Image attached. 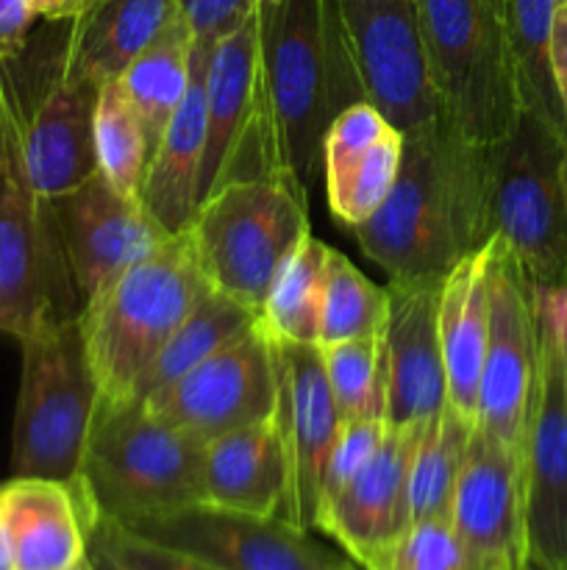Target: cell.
Masks as SVG:
<instances>
[{
    "label": "cell",
    "instance_id": "obj_1",
    "mask_svg": "<svg viewBox=\"0 0 567 570\" xmlns=\"http://www.w3.org/2000/svg\"><path fill=\"white\" fill-rule=\"evenodd\" d=\"M489 187L493 145L472 142L434 115L406 128L392 193L350 232L389 282L445 278L456 262L493 239Z\"/></svg>",
    "mask_w": 567,
    "mask_h": 570
},
{
    "label": "cell",
    "instance_id": "obj_2",
    "mask_svg": "<svg viewBox=\"0 0 567 570\" xmlns=\"http://www.w3.org/2000/svg\"><path fill=\"white\" fill-rule=\"evenodd\" d=\"M22 128L14 59L0 61V332L14 340L81 312L53 200L39 195L28 173Z\"/></svg>",
    "mask_w": 567,
    "mask_h": 570
},
{
    "label": "cell",
    "instance_id": "obj_3",
    "mask_svg": "<svg viewBox=\"0 0 567 570\" xmlns=\"http://www.w3.org/2000/svg\"><path fill=\"white\" fill-rule=\"evenodd\" d=\"M211 289L195 254L192 234H172L78 312L100 404L133 399L139 376L183 317Z\"/></svg>",
    "mask_w": 567,
    "mask_h": 570
},
{
    "label": "cell",
    "instance_id": "obj_4",
    "mask_svg": "<svg viewBox=\"0 0 567 570\" xmlns=\"http://www.w3.org/2000/svg\"><path fill=\"white\" fill-rule=\"evenodd\" d=\"M206 440L161 421L142 401L100 404L78 482L98 515L122 527L203 504Z\"/></svg>",
    "mask_w": 567,
    "mask_h": 570
},
{
    "label": "cell",
    "instance_id": "obj_5",
    "mask_svg": "<svg viewBox=\"0 0 567 570\" xmlns=\"http://www.w3.org/2000/svg\"><path fill=\"white\" fill-rule=\"evenodd\" d=\"M259 170L287 173L306 189L320 173L322 134L337 115L322 0L259 9Z\"/></svg>",
    "mask_w": 567,
    "mask_h": 570
},
{
    "label": "cell",
    "instance_id": "obj_6",
    "mask_svg": "<svg viewBox=\"0 0 567 570\" xmlns=\"http://www.w3.org/2000/svg\"><path fill=\"white\" fill-rule=\"evenodd\" d=\"M437 115L467 139L495 145L523 115L506 0H417Z\"/></svg>",
    "mask_w": 567,
    "mask_h": 570
},
{
    "label": "cell",
    "instance_id": "obj_7",
    "mask_svg": "<svg viewBox=\"0 0 567 570\" xmlns=\"http://www.w3.org/2000/svg\"><path fill=\"white\" fill-rule=\"evenodd\" d=\"M309 189L287 173L233 178L206 195L189 234L211 289L259 312L278 267L309 234Z\"/></svg>",
    "mask_w": 567,
    "mask_h": 570
},
{
    "label": "cell",
    "instance_id": "obj_8",
    "mask_svg": "<svg viewBox=\"0 0 567 570\" xmlns=\"http://www.w3.org/2000/svg\"><path fill=\"white\" fill-rule=\"evenodd\" d=\"M22 348L11 476L78 482L83 449L100 406L78 315L39 323Z\"/></svg>",
    "mask_w": 567,
    "mask_h": 570
},
{
    "label": "cell",
    "instance_id": "obj_9",
    "mask_svg": "<svg viewBox=\"0 0 567 570\" xmlns=\"http://www.w3.org/2000/svg\"><path fill=\"white\" fill-rule=\"evenodd\" d=\"M337 111L370 100L400 131L437 115L417 0H322Z\"/></svg>",
    "mask_w": 567,
    "mask_h": 570
},
{
    "label": "cell",
    "instance_id": "obj_10",
    "mask_svg": "<svg viewBox=\"0 0 567 570\" xmlns=\"http://www.w3.org/2000/svg\"><path fill=\"white\" fill-rule=\"evenodd\" d=\"M565 139L523 111L509 137L493 145L489 232L504 239L534 287H567Z\"/></svg>",
    "mask_w": 567,
    "mask_h": 570
},
{
    "label": "cell",
    "instance_id": "obj_11",
    "mask_svg": "<svg viewBox=\"0 0 567 570\" xmlns=\"http://www.w3.org/2000/svg\"><path fill=\"white\" fill-rule=\"evenodd\" d=\"M539 373V315L534 284L500 237L489 262V334L478 382L476 423L523 449Z\"/></svg>",
    "mask_w": 567,
    "mask_h": 570
},
{
    "label": "cell",
    "instance_id": "obj_12",
    "mask_svg": "<svg viewBox=\"0 0 567 570\" xmlns=\"http://www.w3.org/2000/svg\"><path fill=\"white\" fill-rule=\"evenodd\" d=\"M523 493L526 568L567 570V356L543 315L537 390L523 434Z\"/></svg>",
    "mask_w": 567,
    "mask_h": 570
},
{
    "label": "cell",
    "instance_id": "obj_13",
    "mask_svg": "<svg viewBox=\"0 0 567 570\" xmlns=\"http://www.w3.org/2000/svg\"><path fill=\"white\" fill-rule=\"evenodd\" d=\"M278 401L272 345L261 323L237 334L142 404L161 421L211 438L272 417Z\"/></svg>",
    "mask_w": 567,
    "mask_h": 570
},
{
    "label": "cell",
    "instance_id": "obj_14",
    "mask_svg": "<svg viewBox=\"0 0 567 570\" xmlns=\"http://www.w3.org/2000/svg\"><path fill=\"white\" fill-rule=\"evenodd\" d=\"M126 529L203 557L222 570H361L342 551L328 549L311 538V532L292 527L284 518L217 510L209 504Z\"/></svg>",
    "mask_w": 567,
    "mask_h": 570
},
{
    "label": "cell",
    "instance_id": "obj_15",
    "mask_svg": "<svg viewBox=\"0 0 567 570\" xmlns=\"http://www.w3.org/2000/svg\"><path fill=\"white\" fill-rule=\"evenodd\" d=\"M26 111V165L33 187L44 198H61L81 187L98 170L94 150V106L100 83L72 67L64 56V37L42 65L37 89H28L17 67Z\"/></svg>",
    "mask_w": 567,
    "mask_h": 570
},
{
    "label": "cell",
    "instance_id": "obj_16",
    "mask_svg": "<svg viewBox=\"0 0 567 570\" xmlns=\"http://www.w3.org/2000/svg\"><path fill=\"white\" fill-rule=\"evenodd\" d=\"M276 362V426L287 454V495L281 518L292 527L315 532L320 512V482L326 460L337 440L342 415L337 410L320 345L272 340Z\"/></svg>",
    "mask_w": 567,
    "mask_h": 570
},
{
    "label": "cell",
    "instance_id": "obj_17",
    "mask_svg": "<svg viewBox=\"0 0 567 570\" xmlns=\"http://www.w3.org/2000/svg\"><path fill=\"white\" fill-rule=\"evenodd\" d=\"M422 426H387L376 456L317 515L315 532L334 540L356 568L389 570L411 529L409 468Z\"/></svg>",
    "mask_w": 567,
    "mask_h": 570
},
{
    "label": "cell",
    "instance_id": "obj_18",
    "mask_svg": "<svg viewBox=\"0 0 567 570\" xmlns=\"http://www.w3.org/2000/svg\"><path fill=\"white\" fill-rule=\"evenodd\" d=\"M261 26L259 6L222 33L206 59V154L200 200L259 170Z\"/></svg>",
    "mask_w": 567,
    "mask_h": 570
},
{
    "label": "cell",
    "instance_id": "obj_19",
    "mask_svg": "<svg viewBox=\"0 0 567 570\" xmlns=\"http://www.w3.org/2000/svg\"><path fill=\"white\" fill-rule=\"evenodd\" d=\"M450 527L478 570H528L523 449L478 423L456 479Z\"/></svg>",
    "mask_w": 567,
    "mask_h": 570
},
{
    "label": "cell",
    "instance_id": "obj_20",
    "mask_svg": "<svg viewBox=\"0 0 567 570\" xmlns=\"http://www.w3.org/2000/svg\"><path fill=\"white\" fill-rule=\"evenodd\" d=\"M53 212L81 306L170 237L142 200L117 193L103 173L53 198Z\"/></svg>",
    "mask_w": 567,
    "mask_h": 570
},
{
    "label": "cell",
    "instance_id": "obj_21",
    "mask_svg": "<svg viewBox=\"0 0 567 570\" xmlns=\"http://www.w3.org/2000/svg\"><path fill=\"white\" fill-rule=\"evenodd\" d=\"M442 278L389 282V317L384 328L387 412L392 429L434 421L448 404L442 340H439Z\"/></svg>",
    "mask_w": 567,
    "mask_h": 570
},
{
    "label": "cell",
    "instance_id": "obj_22",
    "mask_svg": "<svg viewBox=\"0 0 567 570\" xmlns=\"http://www.w3.org/2000/svg\"><path fill=\"white\" fill-rule=\"evenodd\" d=\"M404 131L370 100L342 106L322 134L320 173L334 220L350 228L370 220L392 193Z\"/></svg>",
    "mask_w": 567,
    "mask_h": 570
},
{
    "label": "cell",
    "instance_id": "obj_23",
    "mask_svg": "<svg viewBox=\"0 0 567 570\" xmlns=\"http://www.w3.org/2000/svg\"><path fill=\"white\" fill-rule=\"evenodd\" d=\"M0 515L17 570H72L89 557L98 507L81 482L11 476L0 484Z\"/></svg>",
    "mask_w": 567,
    "mask_h": 570
},
{
    "label": "cell",
    "instance_id": "obj_24",
    "mask_svg": "<svg viewBox=\"0 0 567 570\" xmlns=\"http://www.w3.org/2000/svg\"><path fill=\"white\" fill-rule=\"evenodd\" d=\"M211 45L195 42L192 81L170 122L161 131L139 200L167 234H183L200 206V176L206 154V59Z\"/></svg>",
    "mask_w": 567,
    "mask_h": 570
},
{
    "label": "cell",
    "instance_id": "obj_25",
    "mask_svg": "<svg viewBox=\"0 0 567 570\" xmlns=\"http://www.w3.org/2000/svg\"><path fill=\"white\" fill-rule=\"evenodd\" d=\"M287 454L276 417L248 423L206 443L203 504L248 515L281 518Z\"/></svg>",
    "mask_w": 567,
    "mask_h": 570
},
{
    "label": "cell",
    "instance_id": "obj_26",
    "mask_svg": "<svg viewBox=\"0 0 567 570\" xmlns=\"http://www.w3.org/2000/svg\"><path fill=\"white\" fill-rule=\"evenodd\" d=\"M489 262L493 239L450 267L439 289V340H442L448 404L476 421L478 382L489 334Z\"/></svg>",
    "mask_w": 567,
    "mask_h": 570
},
{
    "label": "cell",
    "instance_id": "obj_27",
    "mask_svg": "<svg viewBox=\"0 0 567 570\" xmlns=\"http://www.w3.org/2000/svg\"><path fill=\"white\" fill-rule=\"evenodd\" d=\"M181 14V0H92L64 22V56L103 83L122 70Z\"/></svg>",
    "mask_w": 567,
    "mask_h": 570
},
{
    "label": "cell",
    "instance_id": "obj_28",
    "mask_svg": "<svg viewBox=\"0 0 567 570\" xmlns=\"http://www.w3.org/2000/svg\"><path fill=\"white\" fill-rule=\"evenodd\" d=\"M192 59L195 33L187 17L178 14L117 78L142 120L150 154L187 95L192 81Z\"/></svg>",
    "mask_w": 567,
    "mask_h": 570
},
{
    "label": "cell",
    "instance_id": "obj_29",
    "mask_svg": "<svg viewBox=\"0 0 567 570\" xmlns=\"http://www.w3.org/2000/svg\"><path fill=\"white\" fill-rule=\"evenodd\" d=\"M256 321H259V312L237 304V301L217 293V289H209L198 301V306L183 317L181 326L170 334V340L161 345L148 371L139 376L131 401H145L159 393V390L170 387L183 373L200 365L206 356L231 343L237 334L248 332Z\"/></svg>",
    "mask_w": 567,
    "mask_h": 570
},
{
    "label": "cell",
    "instance_id": "obj_30",
    "mask_svg": "<svg viewBox=\"0 0 567 570\" xmlns=\"http://www.w3.org/2000/svg\"><path fill=\"white\" fill-rule=\"evenodd\" d=\"M328 250L331 248L311 232L289 250L259 309V323L267 337L317 345Z\"/></svg>",
    "mask_w": 567,
    "mask_h": 570
},
{
    "label": "cell",
    "instance_id": "obj_31",
    "mask_svg": "<svg viewBox=\"0 0 567 570\" xmlns=\"http://www.w3.org/2000/svg\"><path fill=\"white\" fill-rule=\"evenodd\" d=\"M472 426L476 421L465 417L450 404H445V410L422 426L409 468L411 523L434 521V518L450 521L456 479L465 462Z\"/></svg>",
    "mask_w": 567,
    "mask_h": 570
},
{
    "label": "cell",
    "instance_id": "obj_32",
    "mask_svg": "<svg viewBox=\"0 0 567 570\" xmlns=\"http://www.w3.org/2000/svg\"><path fill=\"white\" fill-rule=\"evenodd\" d=\"M561 3L565 0H506V28L515 56L523 111L567 134V120L561 115L554 76H550V33Z\"/></svg>",
    "mask_w": 567,
    "mask_h": 570
},
{
    "label": "cell",
    "instance_id": "obj_33",
    "mask_svg": "<svg viewBox=\"0 0 567 570\" xmlns=\"http://www.w3.org/2000/svg\"><path fill=\"white\" fill-rule=\"evenodd\" d=\"M387 317V287L372 284L339 250H328L326 276H322L320 340H317V345H331L359 337H384Z\"/></svg>",
    "mask_w": 567,
    "mask_h": 570
},
{
    "label": "cell",
    "instance_id": "obj_34",
    "mask_svg": "<svg viewBox=\"0 0 567 570\" xmlns=\"http://www.w3.org/2000/svg\"><path fill=\"white\" fill-rule=\"evenodd\" d=\"M94 150L98 170L122 195L139 198L150 161V142L137 109L117 78L100 83L94 106Z\"/></svg>",
    "mask_w": 567,
    "mask_h": 570
},
{
    "label": "cell",
    "instance_id": "obj_35",
    "mask_svg": "<svg viewBox=\"0 0 567 570\" xmlns=\"http://www.w3.org/2000/svg\"><path fill=\"white\" fill-rule=\"evenodd\" d=\"M322 367L342 421L381 417L387 412V365L384 340L359 337L320 345Z\"/></svg>",
    "mask_w": 567,
    "mask_h": 570
},
{
    "label": "cell",
    "instance_id": "obj_36",
    "mask_svg": "<svg viewBox=\"0 0 567 570\" xmlns=\"http://www.w3.org/2000/svg\"><path fill=\"white\" fill-rule=\"evenodd\" d=\"M89 540L109 549L117 560L126 562L131 570H222L211 566L203 557H195L189 551L176 549V546L156 543V540L142 538V534L131 532L122 523L103 515H98V521H94Z\"/></svg>",
    "mask_w": 567,
    "mask_h": 570
},
{
    "label": "cell",
    "instance_id": "obj_37",
    "mask_svg": "<svg viewBox=\"0 0 567 570\" xmlns=\"http://www.w3.org/2000/svg\"><path fill=\"white\" fill-rule=\"evenodd\" d=\"M389 570H478L448 518L417 521L400 540Z\"/></svg>",
    "mask_w": 567,
    "mask_h": 570
},
{
    "label": "cell",
    "instance_id": "obj_38",
    "mask_svg": "<svg viewBox=\"0 0 567 570\" xmlns=\"http://www.w3.org/2000/svg\"><path fill=\"white\" fill-rule=\"evenodd\" d=\"M384 434H387V421H381V417H354V421H342L337 440L331 445V454L326 460V471H322L320 510L326 501H331L376 456V451L384 443Z\"/></svg>",
    "mask_w": 567,
    "mask_h": 570
},
{
    "label": "cell",
    "instance_id": "obj_39",
    "mask_svg": "<svg viewBox=\"0 0 567 570\" xmlns=\"http://www.w3.org/2000/svg\"><path fill=\"white\" fill-rule=\"evenodd\" d=\"M259 0H181V14L187 17L195 42L215 45L222 33L237 28Z\"/></svg>",
    "mask_w": 567,
    "mask_h": 570
},
{
    "label": "cell",
    "instance_id": "obj_40",
    "mask_svg": "<svg viewBox=\"0 0 567 570\" xmlns=\"http://www.w3.org/2000/svg\"><path fill=\"white\" fill-rule=\"evenodd\" d=\"M37 20L33 0H0V61L22 56L31 42V28Z\"/></svg>",
    "mask_w": 567,
    "mask_h": 570
},
{
    "label": "cell",
    "instance_id": "obj_41",
    "mask_svg": "<svg viewBox=\"0 0 567 570\" xmlns=\"http://www.w3.org/2000/svg\"><path fill=\"white\" fill-rule=\"evenodd\" d=\"M550 76H554L561 115L567 120V3H561L554 22V33H550Z\"/></svg>",
    "mask_w": 567,
    "mask_h": 570
},
{
    "label": "cell",
    "instance_id": "obj_42",
    "mask_svg": "<svg viewBox=\"0 0 567 570\" xmlns=\"http://www.w3.org/2000/svg\"><path fill=\"white\" fill-rule=\"evenodd\" d=\"M534 298H537V312L554 328L567 354V287H534Z\"/></svg>",
    "mask_w": 567,
    "mask_h": 570
},
{
    "label": "cell",
    "instance_id": "obj_43",
    "mask_svg": "<svg viewBox=\"0 0 567 570\" xmlns=\"http://www.w3.org/2000/svg\"><path fill=\"white\" fill-rule=\"evenodd\" d=\"M92 0H33L37 17L44 22H70L81 14Z\"/></svg>",
    "mask_w": 567,
    "mask_h": 570
},
{
    "label": "cell",
    "instance_id": "obj_44",
    "mask_svg": "<svg viewBox=\"0 0 567 570\" xmlns=\"http://www.w3.org/2000/svg\"><path fill=\"white\" fill-rule=\"evenodd\" d=\"M89 560H92L94 570H131L126 562L117 560L109 549H103L100 543H94V540H89Z\"/></svg>",
    "mask_w": 567,
    "mask_h": 570
},
{
    "label": "cell",
    "instance_id": "obj_45",
    "mask_svg": "<svg viewBox=\"0 0 567 570\" xmlns=\"http://www.w3.org/2000/svg\"><path fill=\"white\" fill-rule=\"evenodd\" d=\"M0 570H17L14 546H11V534L6 529L3 515H0Z\"/></svg>",
    "mask_w": 567,
    "mask_h": 570
},
{
    "label": "cell",
    "instance_id": "obj_46",
    "mask_svg": "<svg viewBox=\"0 0 567 570\" xmlns=\"http://www.w3.org/2000/svg\"><path fill=\"white\" fill-rule=\"evenodd\" d=\"M561 187H565V198H567V139H565V150H561Z\"/></svg>",
    "mask_w": 567,
    "mask_h": 570
},
{
    "label": "cell",
    "instance_id": "obj_47",
    "mask_svg": "<svg viewBox=\"0 0 567 570\" xmlns=\"http://www.w3.org/2000/svg\"><path fill=\"white\" fill-rule=\"evenodd\" d=\"M72 570H94V566H92V560H89V557H87V560L78 562V566L72 568Z\"/></svg>",
    "mask_w": 567,
    "mask_h": 570
},
{
    "label": "cell",
    "instance_id": "obj_48",
    "mask_svg": "<svg viewBox=\"0 0 567 570\" xmlns=\"http://www.w3.org/2000/svg\"><path fill=\"white\" fill-rule=\"evenodd\" d=\"M281 0H259V9H272V6H278Z\"/></svg>",
    "mask_w": 567,
    "mask_h": 570
},
{
    "label": "cell",
    "instance_id": "obj_49",
    "mask_svg": "<svg viewBox=\"0 0 567 570\" xmlns=\"http://www.w3.org/2000/svg\"><path fill=\"white\" fill-rule=\"evenodd\" d=\"M565 3H567V0H565Z\"/></svg>",
    "mask_w": 567,
    "mask_h": 570
},
{
    "label": "cell",
    "instance_id": "obj_50",
    "mask_svg": "<svg viewBox=\"0 0 567 570\" xmlns=\"http://www.w3.org/2000/svg\"><path fill=\"white\" fill-rule=\"evenodd\" d=\"M565 356H567V354H565Z\"/></svg>",
    "mask_w": 567,
    "mask_h": 570
}]
</instances>
